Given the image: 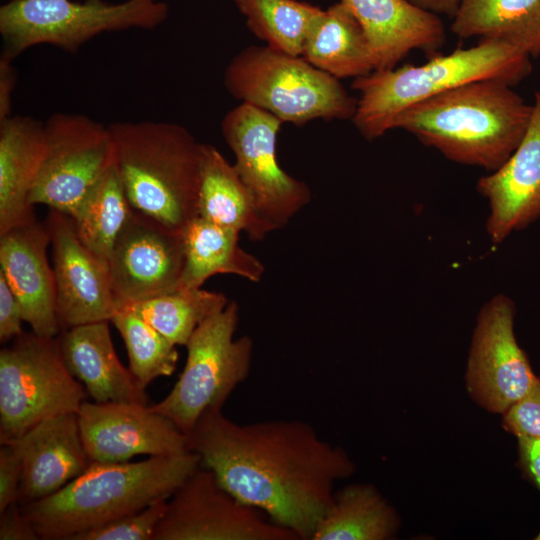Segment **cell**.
<instances>
[{
    "label": "cell",
    "mask_w": 540,
    "mask_h": 540,
    "mask_svg": "<svg viewBox=\"0 0 540 540\" xmlns=\"http://www.w3.org/2000/svg\"><path fill=\"white\" fill-rule=\"evenodd\" d=\"M187 446L225 489L299 540H311L335 484L355 472L342 447L297 419L238 423L222 410H207Z\"/></svg>",
    "instance_id": "6da1fadb"
},
{
    "label": "cell",
    "mask_w": 540,
    "mask_h": 540,
    "mask_svg": "<svg viewBox=\"0 0 540 540\" xmlns=\"http://www.w3.org/2000/svg\"><path fill=\"white\" fill-rule=\"evenodd\" d=\"M532 109L510 84L479 80L407 107L393 129L407 131L453 162L492 172L520 144Z\"/></svg>",
    "instance_id": "7a4b0ae2"
},
{
    "label": "cell",
    "mask_w": 540,
    "mask_h": 540,
    "mask_svg": "<svg viewBox=\"0 0 540 540\" xmlns=\"http://www.w3.org/2000/svg\"><path fill=\"white\" fill-rule=\"evenodd\" d=\"M200 466L199 456L192 451L137 462L91 463L59 491L20 508L40 539L71 540L169 499Z\"/></svg>",
    "instance_id": "3957f363"
},
{
    "label": "cell",
    "mask_w": 540,
    "mask_h": 540,
    "mask_svg": "<svg viewBox=\"0 0 540 540\" xmlns=\"http://www.w3.org/2000/svg\"><path fill=\"white\" fill-rule=\"evenodd\" d=\"M108 126L114 163L132 209L182 232L198 216L203 143L177 123L122 121Z\"/></svg>",
    "instance_id": "277c9868"
},
{
    "label": "cell",
    "mask_w": 540,
    "mask_h": 540,
    "mask_svg": "<svg viewBox=\"0 0 540 540\" xmlns=\"http://www.w3.org/2000/svg\"><path fill=\"white\" fill-rule=\"evenodd\" d=\"M530 56L498 40L483 39L447 55L433 54L422 65L374 70L353 80L359 91L353 124L367 140L393 129L407 107L469 82L495 79L515 86L532 71Z\"/></svg>",
    "instance_id": "5b68a950"
},
{
    "label": "cell",
    "mask_w": 540,
    "mask_h": 540,
    "mask_svg": "<svg viewBox=\"0 0 540 540\" xmlns=\"http://www.w3.org/2000/svg\"><path fill=\"white\" fill-rule=\"evenodd\" d=\"M224 86L241 102L298 126L315 119H352L357 107L339 79L302 56L267 45L237 53L225 69Z\"/></svg>",
    "instance_id": "8992f818"
},
{
    "label": "cell",
    "mask_w": 540,
    "mask_h": 540,
    "mask_svg": "<svg viewBox=\"0 0 540 540\" xmlns=\"http://www.w3.org/2000/svg\"><path fill=\"white\" fill-rule=\"evenodd\" d=\"M168 12V5L158 0H10L0 8L1 58L13 61L40 44L74 53L105 32L154 29Z\"/></svg>",
    "instance_id": "52a82bcc"
},
{
    "label": "cell",
    "mask_w": 540,
    "mask_h": 540,
    "mask_svg": "<svg viewBox=\"0 0 540 540\" xmlns=\"http://www.w3.org/2000/svg\"><path fill=\"white\" fill-rule=\"evenodd\" d=\"M239 321L235 301L206 319L186 344L184 369L169 394L149 406L188 435L207 410H222L250 372L254 343L234 338Z\"/></svg>",
    "instance_id": "ba28073f"
},
{
    "label": "cell",
    "mask_w": 540,
    "mask_h": 540,
    "mask_svg": "<svg viewBox=\"0 0 540 540\" xmlns=\"http://www.w3.org/2000/svg\"><path fill=\"white\" fill-rule=\"evenodd\" d=\"M88 393L64 363L58 339L23 332L0 351V443L54 416L77 413Z\"/></svg>",
    "instance_id": "9c48e42d"
},
{
    "label": "cell",
    "mask_w": 540,
    "mask_h": 540,
    "mask_svg": "<svg viewBox=\"0 0 540 540\" xmlns=\"http://www.w3.org/2000/svg\"><path fill=\"white\" fill-rule=\"evenodd\" d=\"M282 121L254 105L241 102L221 121L232 150L233 164L271 232L284 227L311 200L308 185L284 171L277 160Z\"/></svg>",
    "instance_id": "30bf717a"
},
{
    "label": "cell",
    "mask_w": 540,
    "mask_h": 540,
    "mask_svg": "<svg viewBox=\"0 0 540 540\" xmlns=\"http://www.w3.org/2000/svg\"><path fill=\"white\" fill-rule=\"evenodd\" d=\"M44 129L45 156L29 201L69 216L113 165L112 135L108 125L75 113L51 115Z\"/></svg>",
    "instance_id": "8fae6325"
},
{
    "label": "cell",
    "mask_w": 540,
    "mask_h": 540,
    "mask_svg": "<svg viewBox=\"0 0 540 540\" xmlns=\"http://www.w3.org/2000/svg\"><path fill=\"white\" fill-rule=\"evenodd\" d=\"M153 540H299L200 466L169 497Z\"/></svg>",
    "instance_id": "7c38bea8"
},
{
    "label": "cell",
    "mask_w": 540,
    "mask_h": 540,
    "mask_svg": "<svg viewBox=\"0 0 540 540\" xmlns=\"http://www.w3.org/2000/svg\"><path fill=\"white\" fill-rule=\"evenodd\" d=\"M515 304L499 294L480 310L469 352L466 383L483 408L503 414L536 379L514 333Z\"/></svg>",
    "instance_id": "4fadbf2b"
},
{
    "label": "cell",
    "mask_w": 540,
    "mask_h": 540,
    "mask_svg": "<svg viewBox=\"0 0 540 540\" xmlns=\"http://www.w3.org/2000/svg\"><path fill=\"white\" fill-rule=\"evenodd\" d=\"M108 265L119 308L177 291L184 266L183 234L133 210Z\"/></svg>",
    "instance_id": "5bb4252c"
},
{
    "label": "cell",
    "mask_w": 540,
    "mask_h": 540,
    "mask_svg": "<svg viewBox=\"0 0 540 540\" xmlns=\"http://www.w3.org/2000/svg\"><path fill=\"white\" fill-rule=\"evenodd\" d=\"M77 418L91 463H120L138 455L171 456L189 451L187 435L149 405L86 400Z\"/></svg>",
    "instance_id": "9a60e30c"
},
{
    "label": "cell",
    "mask_w": 540,
    "mask_h": 540,
    "mask_svg": "<svg viewBox=\"0 0 540 540\" xmlns=\"http://www.w3.org/2000/svg\"><path fill=\"white\" fill-rule=\"evenodd\" d=\"M46 223L52 246L60 326L67 329L111 321L119 306L108 261L82 243L68 215L51 210Z\"/></svg>",
    "instance_id": "2e32d148"
},
{
    "label": "cell",
    "mask_w": 540,
    "mask_h": 540,
    "mask_svg": "<svg viewBox=\"0 0 540 540\" xmlns=\"http://www.w3.org/2000/svg\"><path fill=\"white\" fill-rule=\"evenodd\" d=\"M532 106L529 125L515 151L477 182V191L489 203L486 230L494 243L540 218V91Z\"/></svg>",
    "instance_id": "e0dca14e"
},
{
    "label": "cell",
    "mask_w": 540,
    "mask_h": 540,
    "mask_svg": "<svg viewBox=\"0 0 540 540\" xmlns=\"http://www.w3.org/2000/svg\"><path fill=\"white\" fill-rule=\"evenodd\" d=\"M6 443L14 448L21 462L19 505L54 494L91 464L77 413L47 418Z\"/></svg>",
    "instance_id": "ac0fdd59"
},
{
    "label": "cell",
    "mask_w": 540,
    "mask_h": 540,
    "mask_svg": "<svg viewBox=\"0 0 540 540\" xmlns=\"http://www.w3.org/2000/svg\"><path fill=\"white\" fill-rule=\"evenodd\" d=\"M49 244L47 223L36 220L0 235V273L21 305L24 322L37 335L55 337L61 326Z\"/></svg>",
    "instance_id": "d6986e66"
},
{
    "label": "cell",
    "mask_w": 540,
    "mask_h": 540,
    "mask_svg": "<svg viewBox=\"0 0 540 540\" xmlns=\"http://www.w3.org/2000/svg\"><path fill=\"white\" fill-rule=\"evenodd\" d=\"M355 16L370 43L375 70L393 69L413 50L433 55L445 40L437 14L408 0H340Z\"/></svg>",
    "instance_id": "ffe728a7"
},
{
    "label": "cell",
    "mask_w": 540,
    "mask_h": 540,
    "mask_svg": "<svg viewBox=\"0 0 540 540\" xmlns=\"http://www.w3.org/2000/svg\"><path fill=\"white\" fill-rule=\"evenodd\" d=\"M109 321L67 328L58 339L65 365L94 402L148 405L146 388L120 362L114 349Z\"/></svg>",
    "instance_id": "44dd1931"
},
{
    "label": "cell",
    "mask_w": 540,
    "mask_h": 540,
    "mask_svg": "<svg viewBox=\"0 0 540 540\" xmlns=\"http://www.w3.org/2000/svg\"><path fill=\"white\" fill-rule=\"evenodd\" d=\"M45 151L44 123L23 115L0 122V235L36 220L29 197Z\"/></svg>",
    "instance_id": "7402d4cb"
},
{
    "label": "cell",
    "mask_w": 540,
    "mask_h": 540,
    "mask_svg": "<svg viewBox=\"0 0 540 540\" xmlns=\"http://www.w3.org/2000/svg\"><path fill=\"white\" fill-rule=\"evenodd\" d=\"M182 234L184 266L178 290L201 288L216 274H234L251 282L262 279L264 266L240 246L239 231L197 216Z\"/></svg>",
    "instance_id": "603a6c76"
},
{
    "label": "cell",
    "mask_w": 540,
    "mask_h": 540,
    "mask_svg": "<svg viewBox=\"0 0 540 540\" xmlns=\"http://www.w3.org/2000/svg\"><path fill=\"white\" fill-rule=\"evenodd\" d=\"M198 216L262 240L271 232L233 164L213 145L202 144Z\"/></svg>",
    "instance_id": "cb8c5ba5"
},
{
    "label": "cell",
    "mask_w": 540,
    "mask_h": 540,
    "mask_svg": "<svg viewBox=\"0 0 540 540\" xmlns=\"http://www.w3.org/2000/svg\"><path fill=\"white\" fill-rule=\"evenodd\" d=\"M301 56L337 79H356L375 70L373 52L363 28L340 1L323 10Z\"/></svg>",
    "instance_id": "d4e9b609"
},
{
    "label": "cell",
    "mask_w": 540,
    "mask_h": 540,
    "mask_svg": "<svg viewBox=\"0 0 540 540\" xmlns=\"http://www.w3.org/2000/svg\"><path fill=\"white\" fill-rule=\"evenodd\" d=\"M451 31L461 39L479 37L540 56V0H460Z\"/></svg>",
    "instance_id": "484cf974"
},
{
    "label": "cell",
    "mask_w": 540,
    "mask_h": 540,
    "mask_svg": "<svg viewBox=\"0 0 540 540\" xmlns=\"http://www.w3.org/2000/svg\"><path fill=\"white\" fill-rule=\"evenodd\" d=\"M394 508L371 484H350L334 492L311 540H387L399 529Z\"/></svg>",
    "instance_id": "4316f807"
},
{
    "label": "cell",
    "mask_w": 540,
    "mask_h": 540,
    "mask_svg": "<svg viewBox=\"0 0 540 540\" xmlns=\"http://www.w3.org/2000/svg\"><path fill=\"white\" fill-rule=\"evenodd\" d=\"M133 209L115 163L69 215L82 243L108 261L114 243Z\"/></svg>",
    "instance_id": "83f0119b"
},
{
    "label": "cell",
    "mask_w": 540,
    "mask_h": 540,
    "mask_svg": "<svg viewBox=\"0 0 540 540\" xmlns=\"http://www.w3.org/2000/svg\"><path fill=\"white\" fill-rule=\"evenodd\" d=\"M250 31L267 46L301 56L323 10L298 0H233Z\"/></svg>",
    "instance_id": "f1b7e54d"
},
{
    "label": "cell",
    "mask_w": 540,
    "mask_h": 540,
    "mask_svg": "<svg viewBox=\"0 0 540 540\" xmlns=\"http://www.w3.org/2000/svg\"><path fill=\"white\" fill-rule=\"evenodd\" d=\"M228 302L222 293L198 288L177 290L123 306L133 310L174 345L186 346L197 327L223 310Z\"/></svg>",
    "instance_id": "f546056e"
},
{
    "label": "cell",
    "mask_w": 540,
    "mask_h": 540,
    "mask_svg": "<svg viewBox=\"0 0 540 540\" xmlns=\"http://www.w3.org/2000/svg\"><path fill=\"white\" fill-rule=\"evenodd\" d=\"M111 322L124 340L129 369L143 387L176 369L178 351L153 326L128 307H120Z\"/></svg>",
    "instance_id": "4dcf8cb0"
},
{
    "label": "cell",
    "mask_w": 540,
    "mask_h": 540,
    "mask_svg": "<svg viewBox=\"0 0 540 540\" xmlns=\"http://www.w3.org/2000/svg\"><path fill=\"white\" fill-rule=\"evenodd\" d=\"M167 500L76 534L71 540H153L165 513Z\"/></svg>",
    "instance_id": "1f68e13d"
},
{
    "label": "cell",
    "mask_w": 540,
    "mask_h": 540,
    "mask_svg": "<svg viewBox=\"0 0 540 540\" xmlns=\"http://www.w3.org/2000/svg\"><path fill=\"white\" fill-rule=\"evenodd\" d=\"M502 426L516 437L540 438V377L503 413Z\"/></svg>",
    "instance_id": "d6a6232c"
},
{
    "label": "cell",
    "mask_w": 540,
    "mask_h": 540,
    "mask_svg": "<svg viewBox=\"0 0 540 540\" xmlns=\"http://www.w3.org/2000/svg\"><path fill=\"white\" fill-rule=\"evenodd\" d=\"M22 480L20 459L9 443L0 447V512L13 503H18Z\"/></svg>",
    "instance_id": "836d02e7"
},
{
    "label": "cell",
    "mask_w": 540,
    "mask_h": 540,
    "mask_svg": "<svg viewBox=\"0 0 540 540\" xmlns=\"http://www.w3.org/2000/svg\"><path fill=\"white\" fill-rule=\"evenodd\" d=\"M24 322L21 305L7 283L4 276L0 273V341L7 343L14 340L24 331L22 323Z\"/></svg>",
    "instance_id": "e575fe53"
},
{
    "label": "cell",
    "mask_w": 540,
    "mask_h": 540,
    "mask_svg": "<svg viewBox=\"0 0 540 540\" xmlns=\"http://www.w3.org/2000/svg\"><path fill=\"white\" fill-rule=\"evenodd\" d=\"M37 539H40L37 532L23 515L18 503H13L0 512V540Z\"/></svg>",
    "instance_id": "d590c367"
},
{
    "label": "cell",
    "mask_w": 540,
    "mask_h": 540,
    "mask_svg": "<svg viewBox=\"0 0 540 540\" xmlns=\"http://www.w3.org/2000/svg\"><path fill=\"white\" fill-rule=\"evenodd\" d=\"M519 466L540 490V438L517 437ZM536 539L540 540V532Z\"/></svg>",
    "instance_id": "8d00e7d4"
},
{
    "label": "cell",
    "mask_w": 540,
    "mask_h": 540,
    "mask_svg": "<svg viewBox=\"0 0 540 540\" xmlns=\"http://www.w3.org/2000/svg\"><path fill=\"white\" fill-rule=\"evenodd\" d=\"M17 74L12 61L0 58V122L11 116L12 94Z\"/></svg>",
    "instance_id": "74e56055"
},
{
    "label": "cell",
    "mask_w": 540,
    "mask_h": 540,
    "mask_svg": "<svg viewBox=\"0 0 540 540\" xmlns=\"http://www.w3.org/2000/svg\"><path fill=\"white\" fill-rule=\"evenodd\" d=\"M410 3L434 14H455L460 0H408Z\"/></svg>",
    "instance_id": "f35d334b"
}]
</instances>
